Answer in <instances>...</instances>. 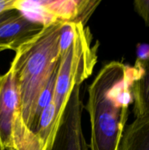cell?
Returning <instances> with one entry per match:
<instances>
[{
    "mask_svg": "<svg viewBox=\"0 0 149 150\" xmlns=\"http://www.w3.org/2000/svg\"><path fill=\"white\" fill-rule=\"evenodd\" d=\"M80 87L77 84L72 91L53 142L47 150H89L82 128Z\"/></svg>",
    "mask_w": 149,
    "mask_h": 150,
    "instance_id": "obj_6",
    "label": "cell"
},
{
    "mask_svg": "<svg viewBox=\"0 0 149 150\" xmlns=\"http://www.w3.org/2000/svg\"><path fill=\"white\" fill-rule=\"evenodd\" d=\"M89 29L77 23L74 41L67 52L60 57L53 102L56 110L57 130L64 109L74 86L81 84L91 75L97 61L99 43L91 44Z\"/></svg>",
    "mask_w": 149,
    "mask_h": 150,
    "instance_id": "obj_3",
    "label": "cell"
},
{
    "mask_svg": "<svg viewBox=\"0 0 149 150\" xmlns=\"http://www.w3.org/2000/svg\"><path fill=\"white\" fill-rule=\"evenodd\" d=\"M58 66H59V63H58L57 67L55 69L53 73L52 76H51L49 82L48 83L46 87L45 88L43 92H42V94H41L39 100H38L36 110H35L33 124H32V132H34V133L35 132L37 127L39 117H40V115L41 114H42V112L43 111V110L45 109V108H46L49 104H51V103L53 102V100L54 92H55L56 82V79H57V74H58Z\"/></svg>",
    "mask_w": 149,
    "mask_h": 150,
    "instance_id": "obj_11",
    "label": "cell"
},
{
    "mask_svg": "<svg viewBox=\"0 0 149 150\" xmlns=\"http://www.w3.org/2000/svg\"><path fill=\"white\" fill-rule=\"evenodd\" d=\"M135 79L131 86L134 116L138 117L149 111V59L136 60L133 67Z\"/></svg>",
    "mask_w": 149,
    "mask_h": 150,
    "instance_id": "obj_8",
    "label": "cell"
},
{
    "mask_svg": "<svg viewBox=\"0 0 149 150\" xmlns=\"http://www.w3.org/2000/svg\"><path fill=\"white\" fill-rule=\"evenodd\" d=\"M4 51V48H0V52H1V51Z\"/></svg>",
    "mask_w": 149,
    "mask_h": 150,
    "instance_id": "obj_16",
    "label": "cell"
},
{
    "mask_svg": "<svg viewBox=\"0 0 149 150\" xmlns=\"http://www.w3.org/2000/svg\"><path fill=\"white\" fill-rule=\"evenodd\" d=\"M16 0H0V13L15 9Z\"/></svg>",
    "mask_w": 149,
    "mask_h": 150,
    "instance_id": "obj_15",
    "label": "cell"
},
{
    "mask_svg": "<svg viewBox=\"0 0 149 150\" xmlns=\"http://www.w3.org/2000/svg\"><path fill=\"white\" fill-rule=\"evenodd\" d=\"M0 150H45L23 121L14 70L0 74Z\"/></svg>",
    "mask_w": 149,
    "mask_h": 150,
    "instance_id": "obj_4",
    "label": "cell"
},
{
    "mask_svg": "<svg viewBox=\"0 0 149 150\" xmlns=\"http://www.w3.org/2000/svg\"><path fill=\"white\" fill-rule=\"evenodd\" d=\"M56 132V110L53 100L41 114L34 133L47 150L52 144Z\"/></svg>",
    "mask_w": 149,
    "mask_h": 150,
    "instance_id": "obj_10",
    "label": "cell"
},
{
    "mask_svg": "<svg viewBox=\"0 0 149 150\" xmlns=\"http://www.w3.org/2000/svg\"><path fill=\"white\" fill-rule=\"evenodd\" d=\"M63 23L45 25L37 35L15 51L10 64L17 80L23 121L31 130L38 100L59 63Z\"/></svg>",
    "mask_w": 149,
    "mask_h": 150,
    "instance_id": "obj_2",
    "label": "cell"
},
{
    "mask_svg": "<svg viewBox=\"0 0 149 150\" xmlns=\"http://www.w3.org/2000/svg\"><path fill=\"white\" fill-rule=\"evenodd\" d=\"M78 23L64 22L60 30L59 37V56L64 55L70 48L74 41L77 32Z\"/></svg>",
    "mask_w": 149,
    "mask_h": 150,
    "instance_id": "obj_12",
    "label": "cell"
},
{
    "mask_svg": "<svg viewBox=\"0 0 149 150\" xmlns=\"http://www.w3.org/2000/svg\"><path fill=\"white\" fill-rule=\"evenodd\" d=\"M133 67L121 62L105 64L89 86L86 110L91 125V150H119L133 103Z\"/></svg>",
    "mask_w": 149,
    "mask_h": 150,
    "instance_id": "obj_1",
    "label": "cell"
},
{
    "mask_svg": "<svg viewBox=\"0 0 149 150\" xmlns=\"http://www.w3.org/2000/svg\"><path fill=\"white\" fill-rule=\"evenodd\" d=\"M45 25L29 18L20 10L0 13V48L16 51L22 45L37 35Z\"/></svg>",
    "mask_w": 149,
    "mask_h": 150,
    "instance_id": "obj_7",
    "label": "cell"
},
{
    "mask_svg": "<svg viewBox=\"0 0 149 150\" xmlns=\"http://www.w3.org/2000/svg\"><path fill=\"white\" fill-rule=\"evenodd\" d=\"M119 150H149V111L125 127Z\"/></svg>",
    "mask_w": 149,
    "mask_h": 150,
    "instance_id": "obj_9",
    "label": "cell"
},
{
    "mask_svg": "<svg viewBox=\"0 0 149 150\" xmlns=\"http://www.w3.org/2000/svg\"><path fill=\"white\" fill-rule=\"evenodd\" d=\"M148 59H149V44H138L137 46V60L144 61Z\"/></svg>",
    "mask_w": 149,
    "mask_h": 150,
    "instance_id": "obj_14",
    "label": "cell"
},
{
    "mask_svg": "<svg viewBox=\"0 0 149 150\" xmlns=\"http://www.w3.org/2000/svg\"><path fill=\"white\" fill-rule=\"evenodd\" d=\"M100 1H22L16 0L15 9L23 14L31 13L39 18V22L46 25L52 22H74L86 26V22Z\"/></svg>",
    "mask_w": 149,
    "mask_h": 150,
    "instance_id": "obj_5",
    "label": "cell"
},
{
    "mask_svg": "<svg viewBox=\"0 0 149 150\" xmlns=\"http://www.w3.org/2000/svg\"><path fill=\"white\" fill-rule=\"evenodd\" d=\"M134 10L149 26V0H135L133 2Z\"/></svg>",
    "mask_w": 149,
    "mask_h": 150,
    "instance_id": "obj_13",
    "label": "cell"
}]
</instances>
